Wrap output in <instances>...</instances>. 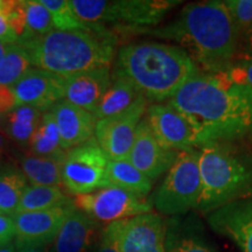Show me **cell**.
<instances>
[{"label":"cell","instance_id":"15","mask_svg":"<svg viewBox=\"0 0 252 252\" xmlns=\"http://www.w3.org/2000/svg\"><path fill=\"white\" fill-rule=\"evenodd\" d=\"M75 208L74 200H70L52 209L14 214L12 219L17 232L15 241L49 244L54 241L59 230Z\"/></svg>","mask_w":252,"mask_h":252},{"label":"cell","instance_id":"14","mask_svg":"<svg viewBox=\"0 0 252 252\" xmlns=\"http://www.w3.org/2000/svg\"><path fill=\"white\" fill-rule=\"evenodd\" d=\"M179 153L166 149L151 131L146 117L141 119L127 160L150 180L156 181L169 171Z\"/></svg>","mask_w":252,"mask_h":252},{"label":"cell","instance_id":"13","mask_svg":"<svg viewBox=\"0 0 252 252\" xmlns=\"http://www.w3.org/2000/svg\"><path fill=\"white\" fill-rule=\"evenodd\" d=\"M65 78L42 69L32 68L12 86L17 106L28 105L45 113L64 99Z\"/></svg>","mask_w":252,"mask_h":252},{"label":"cell","instance_id":"12","mask_svg":"<svg viewBox=\"0 0 252 252\" xmlns=\"http://www.w3.org/2000/svg\"><path fill=\"white\" fill-rule=\"evenodd\" d=\"M145 117L154 137L166 149L178 153L197 150L187 119L169 103L150 104Z\"/></svg>","mask_w":252,"mask_h":252},{"label":"cell","instance_id":"33","mask_svg":"<svg viewBox=\"0 0 252 252\" xmlns=\"http://www.w3.org/2000/svg\"><path fill=\"white\" fill-rule=\"evenodd\" d=\"M15 224L12 216L0 214V245L11 243L15 239Z\"/></svg>","mask_w":252,"mask_h":252},{"label":"cell","instance_id":"35","mask_svg":"<svg viewBox=\"0 0 252 252\" xmlns=\"http://www.w3.org/2000/svg\"><path fill=\"white\" fill-rule=\"evenodd\" d=\"M0 40L4 41L7 43H17L18 37L15 33L12 31L11 26H9L4 15L0 12Z\"/></svg>","mask_w":252,"mask_h":252},{"label":"cell","instance_id":"11","mask_svg":"<svg viewBox=\"0 0 252 252\" xmlns=\"http://www.w3.org/2000/svg\"><path fill=\"white\" fill-rule=\"evenodd\" d=\"M106 228L119 252H166L167 225L156 213L110 223Z\"/></svg>","mask_w":252,"mask_h":252},{"label":"cell","instance_id":"24","mask_svg":"<svg viewBox=\"0 0 252 252\" xmlns=\"http://www.w3.org/2000/svg\"><path fill=\"white\" fill-rule=\"evenodd\" d=\"M61 160L26 154L21 158V171L32 186L62 187Z\"/></svg>","mask_w":252,"mask_h":252},{"label":"cell","instance_id":"39","mask_svg":"<svg viewBox=\"0 0 252 252\" xmlns=\"http://www.w3.org/2000/svg\"><path fill=\"white\" fill-rule=\"evenodd\" d=\"M0 252H17V248H15L14 241L8 244L0 245Z\"/></svg>","mask_w":252,"mask_h":252},{"label":"cell","instance_id":"30","mask_svg":"<svg viewBox=\"0 0 252 252\" xmlns=\"http://www.w3.org/2000/svg\"><path fill=\"white\" fill-rule=\"evenodd\" d=\"M224 5L237 27L241 40L252 32V0H225Z\"/></svg>","mask_w":252,"mask_h":252},{"label":"cell","instance_id":"6","mask_svg":"<svg viewBox=\"0 0 252 252\" xmlns=\"http://www.w3.org/2000/svg\"><path fill=\"white\" fill-rule=\"evenodd\" d=\"M72 11L82 23L113 25L131 32H145L157 26L173 8L182 4L176 0H71Z\"/></svg>","mask_w":252,"mask_h":252},{"label":"cell","instance_id":"18","mask_svg":"<svg viewBox=\"0 0 252 252\" xmlns=\"http://www.w3.org/2000/svg\"><path fill=\"white\" fill-rule=\"evenodd\" d=\"M58 124L61 146L69 151L81 146L94 135L96 118L91 112L62 99L49 110Z\"/></svg>","mask_w":252,"mask_h":252},{"label":"cell","instance_id":"4","mask_svg":"<svg viewBox=\"0 0 252 252\" xmlns=\"http://www.w3.org/2000/svg\"><path fill=\"white\" fill-rule=\"evenodd\" d=\"M17 43L26 50L33 67L65 78L91 69L111 67L118 37L109 27L91 25L87 31L54 30Z\"/></svg>","mask_w":252,"mask_h":252},{"label":"cell","instance_id":"22","mask_svg":"<svg viewBox=\"0 0 252 252\" xmlns=\"http://www.w3.org/2000/svg\"><path fill=\"white\" fill-rule=\"evenodd\" d=\"M43 112L28 105L17 106L7 115L2 123V133L15 144L26 146L39 126Z\"/></svg>","mask_w":252,"mask_h":252},{"label":"cell","instance_id":"41","mask_svg":"<svg viewBox=\"0 0 252 252\" xmlns=\"http://www.w3.org/2000/svg\"><path fill=\"white\" fill-rule=\"evenodd\" d=\"M4 117H5V116L2 115V113H0V128H1L2 123H4Z\"/></svg>","mask_w":252,"mask_h":252},{"label":"cell","instance_id":"32","mask_svg":"<svg viewBox=\"0 0 252 252\" xmlns=\"http://www.w3.org/2000/svg\"><path fill=\"white\" fill-rule=\"evenodd\" d=\"M223 72L232 81L252 88V56H237Z\"/></svg>","mask_w":252,"mask_h":252},{"label":"cell","instance_id":"20","mask_svg":"<svg viewBox=\"0 0 252 252\" xmlns=\"http://www.w3.org/2000/svg\"><path fill=\"white\" fill-rule=\"evenodd\" d=\"M106 181L108 187L121 188L144 200H146L153 188V181L135 168L128 160H109Z\"/></svg>","mask_w":252,"mask_h":252},{"label":"cell","instance_id":"21","mask_svg":"<svg viewBox=\"0 0 252 252\" xmlns=\"http://www.w3.org/2000/svg\"><path fill=\"white\" fill-rule=\"evenodd\" d=\"M143 96L130 81L112 74V83L93 113L96 121L112 117L131 108Z\"/></svg>","mask_w":252,"mask_h":252},{"label":"cell","instance_id":"27","mask_svg":"<svg viewBox=\"0 0 252 252\" xmlns=\"http://www.w3.org/2000/svg\"><path fill=\"white\" fill-rule=\"evenodd\" d=\"M27 52L18 43H12L0 63V86L12 87L32 69Z\"/></svg>","mask_w":252,"mask_h":252},{"label":"cell","instance_id":"17","mask_svg":"<svg viewBox=\"0 0 252 252\" xmlns=\"http://www.w3.org/2000/svg\"><path fill=\"white\" fill-rule=\"evenodd\" d=\"M112 83L111 67L91 69L65 77L64 99L94 113Z\"/></svg>","mask_w":252,"mask_h":252},{"label":"cell","instance_id":"34","mask_svg":"<svg viewBox=\"0 0 252 252\" xmlns=\"http://www.w3.org/2000/svg\"><path fill=\"white\" fill-rule=\"evenodd\" d=\"M15 108H17V99L12 87L0 86V113L5 116Z\"/></svg>","mask_w":252,"mask_h":252},{"label":"cell","instance_id":"10","mask_svg":"<svg viewBox=\"0 0 252 252\" xmlns=\"http://www.w3.org/2000/svg\"><path fill=\"white\" fill-rule=\"evenodd\" d=\"M149 105V100L141 96L126 111L97 121L94 139L109 160H127L138 125L146 115Z\"/></svg>","mask_w":252,"mask_h":252},{"label":"cell","instance_id":"37","mask_svg":"<svg viewBox=\"0 0 252 252\" xmlns=\"http://www.w3.org/2000/svg\"><path fill=\"white\" fill-rule=\"evenodd\" d=\"M17 252H48V244L43 243H24V242L15 241Z\"/></svg>","mask_w":252,"mask_h":252},{"label":"cell","instance_id":"36","mask_svg":"<svg viewBox=\"0 0 252 252\" xmlns=\"http://www.w3.org/2000/svg\"><path fill=\"white\" fill-rule=\"evenodd\" d=\"M97 252H119L117 245H116L115 239H113L112 235L110 234L108 228L103 230L102 239H100V243Z\"/></svg>","mask_w":252,"mask_h":252},{"label":"cell","instance_id":"9","mask_svg":"<svg viewBox=\"0 0 252 252\" xmlns=\"http://www.w3.org/2000/svg\"><path fill=\"white\" fill-rule=\"evenodd\" d=\"M75 207L96 222L113 223L131 217L152 213L150 201L139 198L117 187L98 189L91 194L80 195Z\"/></svg>","mask_w":252,"mask_h":252},{"label":"cell","instance_id":"3","mask_svg":"<svg viewBox=\"0 0 252 252\" xmlns=\"http://www.w3.org/2000/svg\"><path fill=\"white\" fill-rule=\"evenodd\" d=\"M201 70L188 53L171 43L144 41L119 48L113 75L130 81L150 104L167 103Z\"/></svg>","mask_w":252,"mask_h":252},{"label":"cell","instance_id":"8","mask_svg":"<svg viewBox=\"0 0 252 252\" xmlns=\"http://www.w3.org/2000/svg\"><path fill=\"white\" fill-rule=\"evenodd\" d=\"M108 163L109 158L94 137L91 138L81 146L67 151L61 168L62 187L75 196L106 188Z\"/></svg>","mask_w":252,"mask_h":252},{"label":"cell","instance_id":"19","mask_svg":"<svg viewBox=\"0 0 252 252\" xmlns=\"http://www.w3.org/2000/svg\"><path fill=\"white\" fill-rule=\"evenodd\" d=\"M97 228L96 220L75 208L53 241V252H86L93 243Z\"/></svg>","mask_w":252,"mask_h":252},{"label":"cell","instance_id":"31","mask_svg":"<svg viewBox=\"0 0 252 252\" xmlns=\"http://www.w3.org/2000/svg\"><path fill=\"white\" fill-rule=\"evenodd\" d=\"M166 252H213L200 238L166 231Z\"/></svg>","mask_w":252,"mask_h":252},{"label":"cell","instance_id":"25","mask_svg":"<svg viewBox=\"0 0 252 252\" xmlns=\"http://www.w3.org/2000/svg\"><path fill=\"white\" fill-rule=\"evenodd\" d=\"M27 178L15 166L0 168V214L13 216L28 187Z\"/></svg>","mask_w":252,"mask_h":252},{"label":"cell","instance_id":"1","mask_svg":"<svg viewBox=\"0 0 252 252\" xmlns=\"http://www.w3.org/2000/svg\"><path fill=\"white\" fill-rule=\"evenodd\" d=\"M167 103L187 119L196 149L252 137V88L224 72H197Z\"/></svg>","mask_w":252,"mask_h":252},{"label":"cell","instance_id":"23","mask_svg":"<svg viewBox=\"0 0 252 252\" xmlns=\"http://www.w3.org/2000/svg\"><path fill=\"white\" fill-rule=\"evenodd\" d=\"M28 146L33 156L61 160V161L64 160L67 151L62 149L58 124L50 111L42 115L40 124L34 132Z\"/></svg>","mask_w":252,"mask_h":252},{"label":"cell","instance_id":"38","mask_svg":"<svg viewBox=\"0 0 252 252\" xmlns=\"http://www.w3.org/2000/svg\"><path fill=\"white\" fill-rule=\"evenodd\" d=\"M12 43H7V42H4V41L0 40V63L2 62V60H4L6 53H7V50L9 48V46H11Z\"/></svg>","mask_w":252,"mask_h":252},{"label":"cell","instance_id":"28","mask_svg":"<svg viewBox=\"0 0 252 252\" xmlns=\"http://www.w3.org/2000/svg\"><path fill=\"white\" fill-rule=\"evenodd\" d=\"M26 5V36L20 41L43 36L54 31L52 15L45 6L37 0H25ZM18 41V42H20Z\"/></svg>","mask_w":252,"mask_h":252},{"label":"cell","instance_id":"26","mask_svg":"<svg viewBox=\"0 0 252 252\" xmlns=\"http://www.w3.org/2000/svg\"><path fill=\"white\" fill-rule=\"evenodd\" d=\"M71 198L63 193L61 187L55 186H28L24 191L17 213L41 212V210L52 209L61 204L68 202Z\"/></svg>","mask_w":252,"mask_h":252},{"label":"cell","instance_id":"2","mask_svg":"<svg viewBox=\"0 0 252 252\" xmlns=\"http://www.w3.org/2000/svg\"><path fill=\"white\" fill-rule=\"evenodd\" d=\"M160 39L175 41L203 72H223L238 54L241 36L224 1L186 5L171 23L145 31Z\"/></svg>","mask_w":252,"mask_h":252},{"label":"cell","instance_id":"40","mask_svg":"<svg viewBox=\"0 0 252 252\" xmlns=\"http://www.w3.org/2000/svg\"><path fill=\"white\" fill-rule=\"evenodd\" d=\"M6 152V139L5 135L2 132H0V160L2 159V157L5 156Z\"/></svg>","mask_w":252,"mask_h":252},{"label":"cell","instance_id":"7","mask_svg":"<svg viewBox=\"0 0 252 252\" xmlns=\"http://www.w3.org/2000/svg\"><path fill=\"white\" fill-rule=\"evenodd\" d=\"M202 193L200 153H179L159 187L150 197V203L166 216L185 215L197 209Z\"/></svg>","mask_w":252,"mask_h":252},{"label":"cell","instance_id":"16","mask_svg":"<svg viewBox=\"0 0 252 252\" xmlns=\"http://www.w3.org/2000/svg\"><path fill=\"white\" fill-rule=\"evenodd\" d=\"M207 220L214 231L231 239L242 252H252V197L217 208Z\"/></svg>","mask_w":252,"mask_h":252},{"label":"cell","instance_id":"29","mask_svg":"<svg viewBox=\"0 0 252 252\" xmlns=\"http://www.w3.org/2000/svg\"><path fill=\"white\" fill-rule=\"evenodd\" d=\"M52 15L53 24L58 31H87L91 25L82 23L72 11L67 0H40Z\"/></svg>","mask_w":252,"mask_h":252},{"label":"cell","instance_id":"5","mask_svg":"<svg viewBox=\"0 0 252 252\" xmlns=\"http://www.w3.org/2000/svg\"><path fill=\"white\" fill-rule=\"evenodd\" d=\"M202 193L197 210L209 214L226 203L252 197V152L237 143L200 147Z\"/></svg>","mask_w":252,"mask_h":252}]
</instances>
